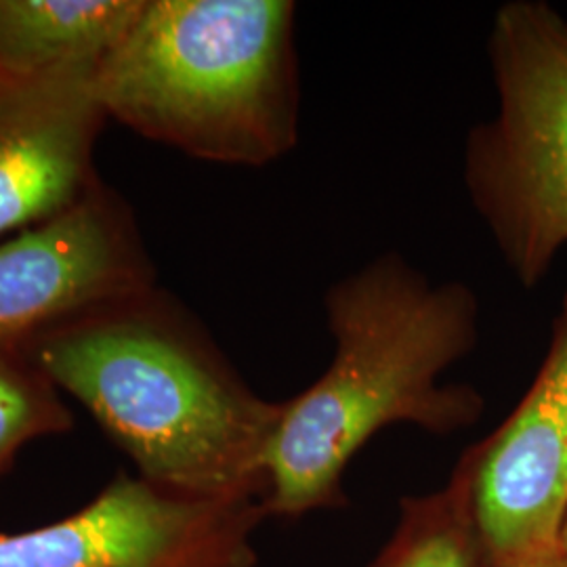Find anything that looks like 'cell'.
Masks as SVG:
<instances>
[{
	"label": "cell",
	"mask_w": 567,
	"mask_h": 567,
	"mask_svg": "<svg viewBox=\"0 0 567 567\" xmlns=\"http://www.w3.org/2000/svg\"><path fill=\"white\" fill-rule=\"evenodd\" d=\"M23 360L84 405L143 480L194 498L264 503L284 402L246 385L158 286L47 330Z\"/></svg>",
	"instance_id": "1"
},
{
	"label": "cell",
	"mask_w": 567,
	"mask_h": 567,
	"mask_svg": "<svg viewBox=\"0 0 567 567\" xmlns=\"http://www.w3.org/2000/svg\"><path fill=\"white\" fill-rule=\"evenodd\" d=\"M454 471L468 489L484 564L559 548L567 517V292L524 400Z\"/></svg>",
	"instance_id": "7"
},
{
	"label": "cell",
	"mask_w": 567,
	"mask_h": 567,
	"mask_svg": "<svg viewBox=\"0 0 567 567\" xmlns=\"http://www.w3.org/2000/svg\"><path fill=\"white\" fill-rule=\"evenodd\" d=\"M559 548H561V553L567 557V517L566 522H564V527H561V536H559Z\"/></svg>",
	"instance_id": "13"
},
{
	"label": "cell",
	"mask_w": 567,
	"mask_h": 567,
	"mask_svg": "<svg viewBox=\"0 0 567 567\" xmlns=\"http://www.w3.org/2000/svg\"><path fill=\"white\" fill-rule=\"evenodd\" d=\"M156 286L131 206L100 183L47 224L0 240V358L47 330Z\"/></svg>",
	"instance_id": "6"
},
{
	"label": "cell",
	"mask_w": 567,
	"mask_h": 567,
	"mask_svg": "<svg viewBox=\"0 0 567 567\" xmlns=\"http://www.w3.org/2000/svg\"><path fill=\"white\" fill-rule=\"evenodd\" d=\"M72 425L58 386L23 358H0V477L25 444Z\"/></svg>",
	"instance_id": "11"
},
{
	"label": "cell",
	"mask_w": 567,
	"mask_h": 567,
	"mask_svg": "<svg viewBox=\"0 0 567 567\" xmlns=\"http://www.w3.org/2000/svg\"><path fill=\"white\" fill-rule=\"evenodd\" d=\"M482 547L463 477L452 471L446 486L408 496L398 526L368 567H480Z\"/></svg>",
	"instance_id": "10"
},
{
	"label": "cell",
	"mask_w": 567,
	"mask_h": 567,
	"mask_svg": "<svg viewBox=\"0 0 567 567\" xmlns=\"http://www.w3.org/2000/svg\"><path fill=\"white\" fill-rule=\"evenodd\" d=\"M487 58L498 110L466 137V194L513 276L536 286L567 244V21L507 2Z\"/></svg>",
	"instance_id": "4"
},
{
	"label": "cell",
	"mask_w": 567,
	"mask_h": 567,
	"mask_svg": "<svg viewBox=\"0 0 567 567\" xmlns=\"http://www.w3.org/2000/svg\"><path fill=\"white\" fill-rule=\"evenodd\" d=\"M334 355L324 374L284 402L267 452V517L343 505L353 456L386 426L450 435L477 423L482 395L442 385L480 337V303L463 282H433L386 252L326 290Z\"/></svg>",
	"instance_id": "2"
},
{
	"label": "cell",
	"mask_w": 567,
	"mask_h": 567,
	"mask_svg": "<svg viewBox=\"0 0 567 567\" xmlns=\"http://www.w3.org/2000/svg\"><path fill=\"white\" fill-rule=\"evenodd\" d=\"M97 68L0 72V240L60 217L102 183L93 152L107 114Z\"/></svg>",
	"instance_id": "8"
},
{
	"label": "cell",
	"mask_w": 567,
	"mask_h": 567,
	"mask_svg": "<svg viewBox=\"0 0 567 567\" xmlns=\"http://www.w3.org/2000/svg\"><path fill=\"white\" fill-rule=\"evenodd\" d=\"M480 567H567V557L561 553V548L550 550L545 555L527 557V559H517V561H505V564H480Z\"/></svg>",
	"instance_id": "12"
},
{
	"label": "cell",
	"mask_w": 567,
	"mask_h": 567,
	"mask_svg": "<svg viewBox=\"0 0 567 567\" xmlns=\"http://www.w3.org/2000/svg\"><path fill=\"white\" fill-rule=\"evenodd\" d=\"M297 4L143 0L95 72L107 118L206 163L265 166L299 140Z\"/></svg>",
	"instance_id": "3"
},
{
	"label": "cell",
	"mask_w": 567,
	"mask_h": 567,
	"mask_svg": "<svg viewBox=\"0 0 567 567\" xmlns=\"http://www.w3.org/2000/svg\"><path fill=\"white\" fill-rule=\"evenodd\" d=\"M261 501H208L118 473L51 526L0 534V567H255Z\"/></svg>",
	"instance_id": "5"
},
{
	"label": "cell",
	"mask_w": 567,
	"mask_h": 567,
	"mask_svg": "<svg viewBox=\"0 0 567 567\" xmlns=\"http://www.w3.org/2000/svg\"><path fill=\"white\" fill-rule=\"evenodd\" d=\"M143 0H0V72L41 74L102 63Z\"/></svg>",
	"instance_id": "9"
}]
</instances>
